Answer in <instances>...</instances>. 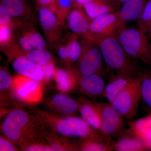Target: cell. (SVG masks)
<instances>
[{
  "label": "cell",
  "instance_id": "6da1fadb",
  "mask_svg": "<svg viewBox=\"0 0 151 151\" xmlns=\"http://www.w3.org/2000/svg\"><path fill=\"white\" fill-rule=\"evenodd\" d=\"M94 41L100 48L104 62L116 75L134 78L142 75L139 72L137 60L130 56L115 35H93Z\"/></svg>",
  "mask_w": 151,
  "mask_h": 151
},
{
  "label": "cell",
  "instance_id": "7a4b0ae2",
  "mask_svg": "<svg viewBox=\"0 0 151 151\" xmlns=\"http://www.w3.org/2000/svg\"><path fill=\"white\" fill-rule=\"evenodd\" d=\"M115 35L130 56L151 66V42L147 33L125 26L117 30Z\"/></svg>",
  "mask_w": 151,
  "mask_h": 151
},
{
  "label": "cell",
  "instance_id": "3957f363",
  "mask_svg": "<svg viewBox=\"0 0 151 151\" xmlns=\"http://www.w3.org/2000/svg\"><path fill=\"white\" fill-rule=\"evenodd\" d=\"M141 77L142 75L132 78L125 89L110 103L126 120H132L137 113L142 98Z\"/></svg>",
  "mask_w": 151,
  "mask_h": 151
},
{
  "label": "cell",
  "instance_id": "277c9868",
  "mask_svg": "<svg viewBox=\"0 0 151 151\" xmlns=\"http://www.w3.org/2000/svg\"><path fill=\"white\" fill-rule=\"evenodd\" d=\"M82 51L78 60L80 74H100L104 69V59L100 48L94 40L85 37L81 44Z\"/></svg>",
  "mask_w": 151,
  "mask_h": 151
},
{
  "label": "cell",
  "instance_id": "5b68a950",
  "mask_svg": "<svg viewBox=\"0 0 151 151\" xmlns=\"http://www.w3.org/2000/svg\"><path fill=\"white\" fill-rule=\"evenodd\" d=\"M12 85L16 96L22 101L37 103L42 98V89L38 81L19 75L14 79Z\"/></svg>",
  "mask_w": 151,
  "mask_h": 151
},
{
  "label": "cell",
  "instance_id": "8992f818",
  "mask_svg": "<svg viewBox=\"0 0 151 151\" xmlns=\"http://www.w3.org/2000/svg\"><path fill=\"white\" fill-rule=\"evenodd\" d=\"M101 116L100 130L107 136H114L121 132L124 126L123 116L111 104L97 103Z\"/></svg>",
  "mask_w": 151,
  "mask_h": 151
},
{
  "label": "cell",
  "instance_id": "52a82bcc",
  "mask_svg": "<svg viewBox=\"0 0 151 151\" xmlns=\"http://www.w3.org/2000/svg\"><path fill=\"white\" fill-rule=\"evenodd\" d=\"M29 120L28 116L24 111L19 109L11 111L3 122V133L11 141H18L21 137L23 129L27 125Z\"/></svg>",
  "mask_w": 151,
  "mask_h": 151
},
{
  "label": "cell",
  "instance_id": "ba28073f",
  "mask_svg": "<svg viewBox=\"0 0 151 151\" xmlns=\"http://www.w3.org/2000/svg\"><path fill=\"white\" fill-rule=\"evenodd\" d=\"M90 126L83 119L69 117L59 120L56 124V128L61 134L83 138L92 134Z\"/></svg>",
  "mask_w": 151,
  "mask_h": 151
},
{
  "label": "cell",
  "instance_id": "9c48e42d",
  "mask_svg": "<svg viewBox=\"0 0 151 151\" xmlns=\"http://www.w3.org/2000/svg\"><path fill=\"white\" fill-rule=\"evenodd\" d=\"M148 0H127L117 11V30L129 22L137 21ZM116 30V31H117Z\"/></svg>",
  "mask_w": 151,
  "mask_h": 151
},
{
  "label": "cell",
  "instance_id": "30bf717a",
  "mask_svg": "<svg viewBox=\"0 0 151 151\" xmlns=\"http://www.w3.org/2000/svg\"><path fill=\"white\" fill-rule=\"evenodd\" d=\"M117 12L101 15L93 19L90 24V31L92 35H113L117 30Z\"/></svg>",
  "mask_w": 151,
  "mask_h": 151
},
{
  "label": "cell",
  "instance_id": "8fae6325",
  "mask_svg": "<svg viewBox=\"0 0 151 151\" xmlns=\"http://www.w3.org/2000/svg\"><path fill=\"white\" fill-rule=\"evenodd\" d=\"M13 66L19 75L38 82L44 79V73L41 66L24 56L16 58L13 63Z\"/></svg>",
  "mask_w": 151,
  "mask_h": 151
},
{
  "label": "cell",
  "instance_id": "7c38bea8",
  "mask_svg": "<svg viewBox=\"0 0 151 151\" xmlns=\"http://www.w3.org/2000/svg\"><path fill=\"white\" fill-rule=\"evenodd\" d=\"M91 22L80 9H73L69 13L67 18L68 25L69 29L76 34L82 35L85 37L93 39L90 31Z\"/></svg>",
  "mask_w": 151,
  "mask_h": 151
},
{
  "label": "cell",
  "instance_id": "4fadbf2b",
  "mask_svg": "<svg viewBox=\"0 0 151 151\" xmlns=\"http://www.w3.org/2000/svg\"><path fill=\"white\" fill-rule=\"evenodd\" d=\"M77 82L81 90L85 94L92 97L103 96L106 84L100 74L90 75L81 74L78 77Z\"/></svg>",
  "mask_w": 151,
  "mask_h": 151
},
{
  "label": "cell",
  "instance_id": "5bb4252c",
  "mask_svg": "<svg viewBox=\"0 0 151 151\" xmlns=\"http://www.w3.org/2000/svg\"><path fill=\"white\" fill-rule=\"evenodd\" d=\"M132 78L118 75L112 76L105 86L103 97H105L111 103L125 89Z\"/></svg>",
  "mask_w": 151,
  "mask_h": 151
},
{
  "label": "cell",
  "instance_id": "9a60e30c",
  "mask_svg": "<svg viewBox=\"0 0 151 151\" xmlns=\"http://www.w3.org/2000/svg\"><path fill=\"white\" fill-rule=\"evenodd\" d=\"M132 130L135 137L151 148V116L136 121L132 125Z\"/></svg>",
  "mask_w": 151,
  "mask_h": 151
},
{
  "label": "cell",
  "instance_id": "2e32d148",
  "mask_svg": "<svg viewBox=\"0 0 151 151\" xmlns=\"http://www.w3.org/2000/svg\"><path fill=\"white\" fill-rule=\"evenodd\" d=\"M18 45L22 50L27 52L34 50H44L46 43L40 34L32 31L22 36L18 41Z\"/></svg>",
  "mask_w": 151,
  "mask_h": 151
},
{
  "label": "cell",
  "instance_id": "e0dca14e",
  "mask_svg": "<svg viewBox=\"0 0 151 151\" xmlns=\"http://www.w3.org/2000/svg\"><path fill=\"white\" fill-rule=\"evenodd\" d=\"M82 118L95 129H100L101 125V116L97 103L84 102L79 106Z\"/></svg>",
  "mask_w": 151,
  "mask_h": 151
},
{
  "label": "cell",
  "instance_id": "ac0fdd59",
  "mask_svg": "<svg viewBox=\"0 0 151 151\" xmlns=\"http://www.w3.org/2000/svg\"><path fill=\"white\" fill-rule=\"evenodd\" d=\"M84 7L87 15L92 19L104 14L115 12L109 0H91Z\"/></svg>",
  "mask_w": 151,
  "mask_h": 151
},
{
  "label": "cell",
  "instance_id": "d6986e66",
  "mask_svg": "<svg viewBox=\"0 0 151 151\" xmlns=\"http://www.w3.org/2000/svg\"><path fill=\"white\" fill-rule=\"evenodd\" d=\"M39 19L44 30L50 33L55 30L59 24V21L52 9L42 7L38 11Z\"/></svg>",
  "mask_w": 151,
  "mask_h": 151
},
{
  "label": "cell",
  "instance_id": "ffe728a7",
  "mask_svg": "<svg viewBox=\"0 0 151 151\" xmlns=\"http://www.w3.org/2000/svg\"><path fill=\"white\" fill-rule=\"evenodd\" d=\"M54 78L58 87L62 92H67L73 89L77 82V79L69 73L63 69L56 70Z\"/></svg>",
  "mask_w": 151,
  "mask_h": 151
},
{
  "label": "cell",
  "instance_id": "44dd1931",
  "mask_svg": "<svg viewBox=\"0 0 151 151\" xmlns=\"http://www.w3.org/2000/svg\"><path fill=\"white\" fill-rule=\"evenodd\" d=\"M0 7L14 17L22 16L27 9L24 0H1Z\"/></svg>",
  "mask_w": 151,
  "mask_h": 151
},
{
  "label": "cell",
  "instance_id": "7402d4cb",
  "mask_svg": "<svg viewBox=\"0 0 151 151\" xmlns=\"http://www.w3.org/2000/svg\"><path fill=\"white\" fill-rule=\"evenodd\" d=\"M53 105L60 111L67 113H74L78 108V104L75 100L63 94H57L52 97Z\"/></svg>",
  "mask_w": 151,
  "mask_h": 151
},
{
  "label": "cell",
  "instance_id": "603a6c76",
  "mask_svg": "<svg viewBox=\"0 0 151 151\" xmlns=\"http://www.w3.org/2000/svg\"><path fill=\"white\" fill-rule=\"evenodd\" d=\"M145 144L138 138L124 137L119 140L114 145V149L117 151H137L143 150Z\"/></svg>",
  "mask_w": 151,
  "mask_h": 151
},
{
  "label": "cell",
  "instance_id": "cb8c5ba5",
  "mask_svg": "<svg viewBox=\"0 0 151 151\" xmlns=\"http://www.w3.org/2000/svg\"><path fill=\"white\" fill-rule=\"evenodd\" d=\"M24 57L41 66L52 62L51 54L44 50H34L27 51Z\"/></svg>",
  "mask_w": 151,
  "mask_h": 151
},
{
  "label": "cell",
  "instance_id": "d4e9b609",
  "mask_svg": "<svg viewBox=\"0 0 151 151\" xmlns=\"http://www.w3.org/2000/svg\"><path fill=\"white\" fill-rule=\"evenodd\" d=\"M141 89L142 98L151 108V73L148 72L142 74Z\"/></svg>",
  "mask_w": 151,
  "mask_h": 151
},
{
  "label": "cell",
  "instance_id": "484cf974",
  "mask_svg": "<svg viewBox=\"0 0 151 151\" xmlns=\"http://www.w3.org/2000/svg\"><path fill=\"white\" fill-rule=\"evenodd\" d=\"M137 22L139 29L147 34L151 26V0H148Z\"/></svg>",
  "mask_w": 151,
  "mask_h": 151
},
{
  "label": "cell",
  "instance_id": "4316f807",
  "mask_svg": "<svg viewBox=\"0 0 151 151\" xmlns=\"http://www.w3.org/2000/svg\"><path fill=\"white\" fill-rule=\"evenodd\" d=\"M68 49V60L72 62L78 61L81 56V44L76 39L72 40L67 45Z\"/></svg>",
  "mask_w": 151,
  "mask_h": 151
},
{
  "label": "cell",
  "instance_id": "83f0119b",
  "mask_svg": "<svg viewBox=\"0 0 151 151\" xmlns=\"http://www.w3.org/2000/svg\"><path fill=\"white\" fill-rule=\"evenodd\" d=\"M12 39L11 25H1L0 26V42L1 45L7 44Z\"/></svg>",
  "mask_w": 151,
  "mask_h": 151
},
{
  "label": "cell",
  "instance_id": "f1b7e54d",
  "mask_svg": "<svg viewBox=\"0 0 151 151\" xmlns=\"http://www.w3.org/2000/svg\"><path fill=\"white\" fill-rule=\"evenodd\" d=\"M13 81L12 76L5 70H0V89L5 90L12 86Z\"/></svg>",
  "mask_w": 151,
  "mask_h": 151
},
{
  "label": "cell",
  "instance_id": "f546056e",
  "mask_svg": "<svg viewBox=\"0 0 151 151\" xmlns=\"http://www.w3.org/2000/svg\"><path fill=\"white\" fill-rule=\"evenodd\" d=\"M81 150L86 151H104L109 150V148L104 144L97 142H88L84 143Z\"/></svg>",
  "mask_w": 151,
  "mask_h": 151
},
{
  "label": "cell",
  "instance_id": "4dcf8cb0",
  "mask_svg": "<svg viewBox=\"0 0 151 151\" xmlns=\"http://www.w3.org/2000/svg\"><path fill=\"white\" fill-rule=\"evenodd\" d=\"M73 0H56L52 9H56L61 13L69 10L73 3Z\"/></svg>",
  "mask_w": 151,
  "mask_h": 151
},
{
  "label": "cell",
  "instance_id": "1f68e13d",
  "mask_svg": "<svg viewBox=\"0 0 151 151\" xmlns=\"http://www.w3.org/2000/svg\"><path fill=\"white\" fill-rule=\"evenodd\" d=\"M44 73V78L49 80L54 77L56 69L55 65L52 62L49 63L41 66Z\"/></svg>",
  "mask_w": 151,
  "mask_h": 151
},
{
  "label": "cell",
  "instance_id": "d6a6232c",
  "mask_svg": "<svg viewBox=\"0 0 151 151\" xmlns=\"http://www.w3.org/2000/svg\"><path fill=\"white\" fill-rule=\"evenodd\" d=\"M15 148L8 141L4 138H0V151H14Z\"/></svg>",
  "mask_w": 151,
  "mask_h": 151
},
{
  "label": "cell",
  "instance_id": "836d02e7",
  "mask_svg": "<svg viewBox=\"0 0 151 151\" xmlns=\"http://www.w3.org/2000/svg\"><path fill=\"white\" fill-rule=\"evenodd\" d=\"M11 17L4 10L0 7V24L11 25Z\"/></svg>",
  "mask_w": 151,
  "mask_h": 151
},
{
  "label": "cell",
  "instance_id": "e575fe53",
  "mask_svg": "<svg viewBox=\"0 0 151 151\" xmlns=\"http://www.w3.org/2000/svg\"><path fill=\"white\" fill-rule=\"evenodd\" d=\"M24 150L28 151H53L51 147L44 145H34L28 147Z\"/></svg>",
  "mask_w": 151,
  "mask_h": 151
},
{
  "label": "cell",
  "instance_id": "d590c367",
  "mask_svg": "<svg viewBox=\"0 0 151 151\" xmlns=\"http://www.w3.org/2000/svg\"><path fill=\"white\" fill-rule=\"evenodd\" d=\"M58 55L61 59L63 60H68V49L67 45L66 46H62L59 47L58 50Z\"/></svg>",
  "mask_w": 151,
  "mask_h": 151
},
{
  "label": "cell",
  "instance_id": "8d00e7d4",
  "mask_svg": "<svg viewBox=\"0 0 151 151\" xmlns=\"http://www.w3.org/2000/svg\"><path fill=\"white\" fill-rule=\"evenodd\" d=\"M127 0H109L115 12L119 10L122 5Z\"/></svg>",
  "mask_w": 151,
  "mask_h": 151
},
{
  "label": "cell",
  "instance_id": "74e56055",
  "mask_svg": "<svg viewBox=\"0 0 151 151\" xmlns=\"http://www.w3.org/2000/svg\"><path fill=\"white\" fill-rule=\"evenodd\" d=\"M56 0H37L39 4L43 6H51L53 7Z\"/></svg>",
  "mask_w": 151,
  "mask_h": 151
},
{
  "label": "cell",
  "instance_id": "f35d334b",
  "mask_svg": "<svg viewBox=\"0 0 151 151\" xmlns=\"http://www.w3.org/2000/svg\"><path fill=\"white\" fill-rule=\"evenodd\" d=\"M51 147L53 151H64L65 149L62 146L57 143H53L51 145Z\"/></svg>",
  "mask_w": 151,
  "mask_h": 151
},
{
  "label": "cell",
  "instance_id": "ab89813d",
  "mask_svg": "<svg viewBox=\"0 0 151 151\" xmlns=\"http://www.w3.org/2000/svg\"><path fill=\"white\" fill-rule=\"evenodd\" d=\"M91 0H75L76 3L79 6H84L86 4L90 1Z\"/></svg>",
  "mask_w": 151,
  "mask_h": 151
},
{
  "label": "cell",
  "instance_id": "60d3db41",
  "mask_svg": "<svg viewBox=\"0 0 151 151\" xmlns=\"http://www.w3.org/2000/svg\"><path fill=\"white\" fill-rule=\"evenodd\" d=\"M148 32L149 33V37H151V26L150 27V29H149Z\"/></svg>",
  "mask_w": 151,
  "mask_h": 151
}]
</instances>
